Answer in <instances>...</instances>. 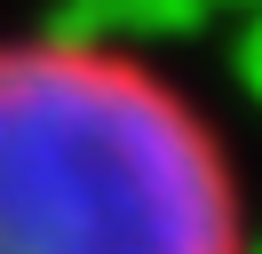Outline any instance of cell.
Wrapping results in <instances>:
<instances>
[{
    "instance_id": "cell-1",
    "label": "cell",
    "mask_w": 262,
    "mask_h": 254,
    "mask_svg": "<svg viewBox=\"0 0 262 254\" xmlns=\"http://www.w3.org/2000/svg\"><path fill=\"white\" fill-rule=\"evenodd\" d=\"M0 254H246L238 159L143 48L0 32Z\"/></svg>"
}]
</instances>
